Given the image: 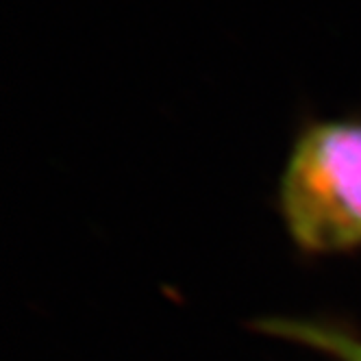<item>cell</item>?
<instances>
[{
    "label": "cell",
    "mask_w": 361,
    "mask_h": 361,
    "mask_svg": "<svg viewBox=\"0 0 361 361\" xmlns=\"http://www.w3.org/2000/svg\"><path fill=\"white\" fill-rule=\"evenodd\" d=\"M259 335L302 346L329 361H361V331L335 316H262L250 322Z\"/></svg>",
    "instance_id": "7a4b0ae2"
},
{
    "label": "cell",
    "mask_w": 361,
    "mask_h": 361,
    "mask_svg": "<svg viewBox=\"0 0 361 361\" xmlns=\"http://www.w3.org/2000/svg\"><path fill=\"white\" fill-rule=\"evenodd\" d=\"M274 207L300 257L361 252V109L298 118L279 170Z\"/></svg>",
    "instance_id": "6da1fadb"
}]
</instances>
